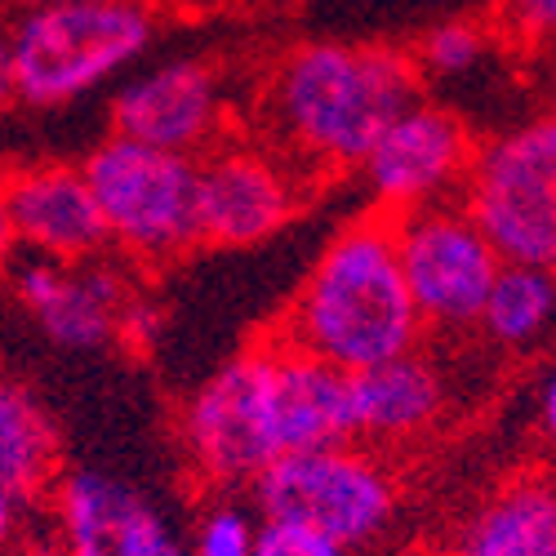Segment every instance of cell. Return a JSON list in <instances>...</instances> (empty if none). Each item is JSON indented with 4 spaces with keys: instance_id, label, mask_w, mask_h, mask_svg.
Masks as SVG:
<instances>
[{
    "instance_id": "1",
    "label": "cell",
    "mask_w": 556,
    "mask_h": 556,
    "mask_svg": "<svg viewBox=\"0 0 556 556\" xmlns=\"http://www.w3.org/2000/svg\"><path fill=\"white\" fill-rule=\"evenodd\" d=\"M267 334L343 369V375H361V369H375L419 348L424 320L409 303L396 263L392 214L375 210L343 227L316 258L281 326Z\"/></svg>"
},
{
    "instance_id": "2",
    "label": "cell",
    "mask_w": 556,
    "mask_h": 556,
    "mask_svg": "<svg viewBox=\"0 0 556 556\" xmlns=\"http://www.w3.org/2000/svg\"><path fill=\"white\" fill-rule=\"evenodd\" d=\"M419 99L424 76L392 45H303L271 76L276 129L303 161L330 169L361 165L375 138Z\"/></svg>"
},
{
    "instance_id": "3",
    "label": "cell",
    "mask_w": 556,
    "mask_h": 556,
    "mask_svg": "<svg viewBox=\"0 0 556 556\" xmlns=\"http://www.w3.org/2000/svg\"><path fill=\"white\" fill-rule=\"evenodd\" d=\"M156 36L152 5L112 0V5H40L18 14L10 45L14 99L31 108H59L85 99L116 72L143 59Z\"/></svg>"
},
{
    "instance_id": "4",
    "label": "cell",
    "mask_w": 556,
    "mask_h": 556,
    "mask_svg": "<svg viewBox=\"0 0 556 556\" xmlns=\"http://www.w3.org/2000/svg\"><path fill=\"white\" fill-rule=\"evenodd\" d=\"M108 227V245L138 263H169L201 245L197 156H174L112 134L80 165Z\"/></svg>"
},
{
    "instance_id": "5",
    "label": "cell",
    "mask_w": 556,
    "mask_h": 556,
    "mask_svg": "<svg viewBox=\"0 0 556 556\" xmlns=\"http://www.w3.org/2000/svg\"><path fill=\"white\" fill-rule=\"evenodd\" d=\"M458 205L503 267L556 263V125L530 121L472 152Z\"/></svg>"
},
{
    "instance_id": "6",
    "label": "cell",
    "mask_w": 556,
    "mask_h": 556,
    "mask_svg": "<svg viewBox=\"0 0 556 556\" xmlns=\"http://www.w3.org/2000/svg\"><path fill=\"white\" fill-rule=\"evenodd\" d=\"M250 490L263 521L303 526L339 547L375 539L396 513L392 472L356 445L281 454L250 481Z\"/></svg>"
},
{
    "instance_id": "7",
    "label": "cell",
    "mask_w": 556,
    "mask_h": 556,
    "mask_svg": "<svg viewBox=\"0 0 556 556\" xmlns=\"http://www.w3.org/2000/svg\"><path fill=\"white\" fill-rule=\"evenodd\" d=\"M396 263L405 276L409 303L424 330H463L477 326L485 294L498 276V254L485 245L477 223L458 201H437L392 214Z\"/></svg>"
},
{
    "instance_id": "8",
    "label": "cell",
    "mask_w": 556,
    "mask_h": 556,
    "mask_svg": "<svg viewBox=\"0 0 556 556\" xmlns=\"http://www.w3.org/2000/svg\"><path fill=\"white\" fill-rule=\"evenodd\" d=\"M182 450L192 472L214 490L250 485L276 458L263 396V339L214 369L182 405Z\"/></svg>"
},
{
    "instance_id": "9",
    "label": "cell",
    "mask_w": 556,
    "mask_h": 556,
    "mask_svg": "<svg viewBox=\"0 0 556 556\" xmlns=\"http://www.w3.org/2000/svg\"><path fill=\"white\" fill-rule=\"evenodd\" d=\"M472 134L454 112L419 99L405 108L356 165L383 214H405L437 201H458L472 165Z\"/></svg>"
},
{
    "instance_id": "10",
    "label": "cell",
    "mask_w": 556,
    "mask_h": 556,
    "mask_svg": "<svg viewBox=\"0 0 556 556\" xmlns=\"http://www.w3.org/2000/svg\"><path fill=\"white\" fill-rule=\"evenodd\" d=\"M303 192L281 156L250 143H218L197 156V227L201 245H258L299 210Z\"/></svg>"
},
{
    "instance_id": "11",
    "label": "cell",
    "mask_w": 556,
    "mask_h": 556,
    "mask_svg": "<svg viewBox=\"0 0 556 556\" xmlns=\"http://www.w3.org/2000/svg\"><path fill=\"white\" fill-rule=\"evenodd\" d=\"M59 556H188L161 507L103 468H72L54 481Z\"/></svg>"
},
{
    "instance_id": "12",
    "label": "cell",
    "mask_w": 556,
    "mask_h": 556,
    "mask_svg": "<svg viewBox=\"0 0 556 556\" xmlns=\"http://www.w3.org/2000/svg\"><path fill=\"white\" fill-rule=\"evenodd\" d=\"M263 396L276 458L356 441L352 375L281 343L276 334H263Z\"/></svg>"
},
{
    "instance_id": "13",
    "label": "cell",
    "mask_w": 556,
    "mask_h": 556,
    "mask_svg": "<svg viewBox=\"0 0 556 556\" xmlns=\"http://www.w3.org/2000/svg\"><path fill=\"white\" fill-rule=\"evenodd\" d=\"M223 103L214 72L201 59H174L134 76L112 99V129L129 143L174 156H201L214 148Z\"/></svg>"
},
{
    "instance_id": "14",
    "label": "cell",
    "mask_w": 556,
    "mask_h": 556,
    "mask_svg": "<svg viewBox=\"0 0 556 556\" xmlns=\"http://www.w3.org/2000/svg\"><path fill=\"white\" fill-rule=\"evenodd\" d=\"M14 241L50 263H85L108 250V227L80 165H31L0 178Z\"/></svg>"
},
{
    "instance_id": "15",
    "label": "cell",
    "mask_w": 556,
    "mask_h": 556,
    "mask_svg": "<svg viewBox=\"0 0 556 556\" xmlns=\"http://www.w3.org/2000/svg\"><path fill=\"white\" fill-rule=\"evenodd\" d=\"M14 294L59 348L99 352L116 343V320L134 290L125 286V276L116 267L99 258H85V263L36 258L18 267Z\"/></svg>"
},
{
    "instance_id": "16",
    "label": "cell",
    "mask_w": 556,
    "mask_h": 556,
    "mask_svg": "<svg viewBox=\"0 0 556 556\" xmlns=\"http://www.w3.org/2000/svg\"><path fill=\"white\" fill-rule=\"evenodd\" d=\"M441 409H445V379L419 348L352 375L356 437L365 441H409L428 432L441 419Z\"/></svg>"
},
{
    "instance_id": "17",
    "label": "cell",
    "mask_w": 556,
    "mask_h": 556,
    "mask_svg": "<svg viewBox=\"0 0 556 556\" xmlns=\"http://www.w3.org/2000/svg\"><path fill=\"white\" fill-rule=\"evenodd\" d=\"M458 556H556V498L547 477L503 485L458 539Z\"/></svg>"
},
{
    "instance_id": "18",
    "label": "cell",
    "mask_w": 556,
    "mask_h": 556,
    "mask_svg": "<svg viewBox=\"0 0 556 556\" xmlns=\"http://www.w3.org/2000/svg\"><path fill=\"white\" fill-rule=\"evenodd\" d=\"M59 468L63 445L54 419L23 383L0 375V485L31 503L54 490Z\"/></svg>"
},
{
    "instance_id": "19",
    "label": "cell",
    "mask_w": 556,
    "mask_h": 556,
    "mask_svg": "<svg viewBox=\"0 0 556 556\" xmlns=\"http://www.w3.org/2000/svg\"><path fill=\"white\" fill-rule=\"evenodd\" d=\"M552 312H556V286L547 267H498L477 326L498 348L530 352L547 339Z\"/></svg>"
},
{
    "instance_id": "20",
    "label": "cell",
    "mask_w": 556,
    "mask_h": 556,
    "mask_svg": "<svg viewBox=\"0 0 556 556\" xmlns=\"http://www.w3.org/2000/svg\"><path fill=\"white\" fill-rule=\"evenodd\" d=\"M485 50H490L485 31L477 23L458 18V23L432 27L424 36V45H419V54H409V59H414V67H419V76L424 72H432V76H463V72H472L481 63Z\"/></svg>"
},
{
    "instance_id": "21",
    "label": "cell",
    "mask_w": 556,
    "mask_h": 556,
    "mask_svg": "<svg viewBox=\"0 0 556 556\" xmlns=\"http://www.w3.org/2000/svg\"><path fill=\"white\" fill-rule=\"evenodd\" d=\"M254 521L245 507L237 503H214L210 513L201 517L197 526V539H192V556H250L254 547Z\"/></svg>"
},
{
    "instance_id": "22",
    "label": "cell",
    "mask_w": 556,
    "mask_h": 556,
    "mask_svg": "<svg viewBox=\"0 0 556 556\" xmlns=\"http://www.w3.org/2000/svg\"><path fill=\"white\" fill-rule=\"evenodd\" d=\"M250 556H348V547L320 539L303 526H281V521H258Z\"/></svg>"
},
{
    "instance_id": "23",
    "label": "cell",
    "mask_w": 556,
    "mask_h": 556,
    "mask_svg": "<svg viewBox=\"0 0 556 556\" xmlns=\"http://www.w3.org/2000/svg\"><path fill=\"white\" fill-rule=\"evenodd\" d=\"M156 330H161V316L148 299L129 294L125 307H121V320H116V343H125L129 352H148L156 343Z\"/></svg>"
},
{
    "instance_id": "24",
    "label": "cell",
    "mask_w": 556,
    "mask_h": 556,
    "mask_svg": "<svg viewBox=\"0 0 556 556\" xmlns=\"http://www.w3.org/2000/svg\"><path fill=\"white\" fill-rule=\"evenodd\" d=\"M23 517H27V498H18L14 490H5V485H0V556L18 552Z\"/></svg>"
},
{
    "instance_id": "25",
    "label": "cell",
    "mask_w": 556,
    "mask_h": 556,
    "mask_svg": "<svg viewBox=\"0 0 556 556\" xmlns=\"http://www.w3.org/2000/svg\"><path fill=\"white\" fill-rule=\"evenodd\" d=\"M507 10L526 36H547L556 23V0H507Z\"/></svg>"
},
{
    "instance_id": "26",
    "label": "cell",
    "mask_w": 556,
    "mask_h": 556,
    "mask_svg": "<svg viewBox=\"0 0 556 556\" xmlns=\"http://www.w3.org/2000/svg\"><path fill=\"white\" fill-rule=\"evenodd\" d=\"M539 419H543V437L556 432V379L552 369H543V388H539Z\"/></svg>"
},
{
    "instance_id": "27",
    "label": "cell",
    "mask_w": 556,
    "mask_h": 556,
    "mask_svg": "<svg viewBox=\"0 0 556 556\" xmlns=\"http://www.w3.org/2000/svg\"><path fill=\"white\" fill-rule=\"evenodd\" d=\"M40 5H112V0H0V10H10V14H27ZM138 5H148V0H138Z\"/></svg>"
},
{
    "instance_id": "28",
    "label": "cell",
    "mask_w": 556,
    "mask_h": 556,
    "mask_svg": "<svg viewBox=\"0 0 556 556\" xmlns=\"http://www.w3.org/2000/svg\"><path fill=\"white\" fill-rule=\"evenodd\" d=\"M14 223H10V210H5V192H0V271H5L10 254H14Z\"/></svg>"
},
{
    "instance_id": "29",
    "label": "cell",
    "mask_w": 556,
    "mask_h": 556,
    "mask_svg": "<svg viewBox=\"0 0 556 556\" xmlns=\"http://www.w3.org/2000/svg\"><path fill=\"white\" fill-rule=\"evenodd\" d=\"M14 99V76H10V45L0 36V108Z\"/></svg>"
},
{
    "instance_id": "30",
    "label": "cell",
    "mask_w": 556,
    "mask_h": 556,
    "mask_svg": "<svg viewBox=\"0 0 556 556\" xmlns=\"http://www.w3.org/2000/svg\"><path fill=\"white\" fill-rule=\"evenodd\" d=\"M10 556H23V552H10Z\"/></svg>"
}]
</instances>
